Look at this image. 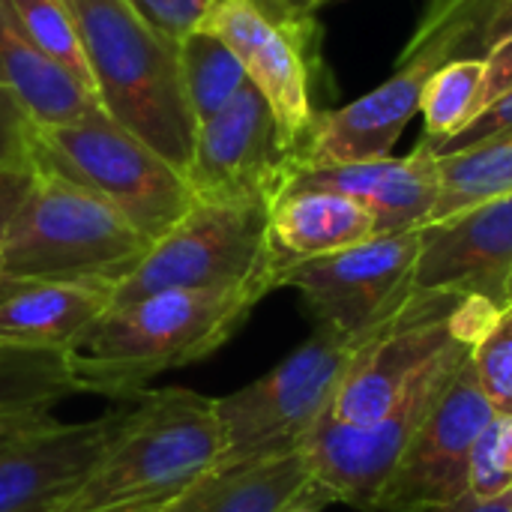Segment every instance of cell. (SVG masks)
Here are the masks:
<instances>
[{
    "label": "cell",
    "instance_id": "cell-1",
    "mask_svg": "<svg viewBox=\"0 0 512 512\" xmlns=\"http://www.w3.org/2000/svg\"><path fill=\"white\" fill-rule=\"evenodd\" d=\"M264 297L258 288L159 291L108 306L66 351L75 390L132 402L153 378L216 354Z\"/></svg>",
    "mask_w": 512,
    "mask_h": 512
},
{
    "label": "cell",
    "instance_id": "cell-21",
    "mask_svg": "<svg viewBox=\"0 0 512 512\" xmlns=\"http://www.w3.org/2000/svg\"><path fill=\"white\" fill-rule=\"evenodd\" d=\"M0 87L21 99L36 126L78 123L105 114L99 99L81 81L48 60L24 36L9 0H0Z\"/></svg>",
    "mask_w": 512,
    "mask_h": 512
},
{
    "label": "cell",
    "instance_id": "cell-17",
    "mask_svg": "<svg viewBox=\"0 0 512 512\" xmlns=\"http://www.w3.org/2000/svg\"><path fill=\"white\" fill-rule=\"evenodd\" d=\"M288 189H327L348 195L375 216L378 234H399L432 222L441 198V162L435 147L423 138L408 156L300 168Z\"/></svg>",
    "mask_w": 512,
    "mask_h": 512
},
{
    "label": "cell",
    "instance_id": "cell-42",
    "mask_svg": "<svg viewBox=\"0 0 512 512\" xmlns=\"http://www.w3.org/2000/svg\"><path fill=\"white\" fill-rule=\"evenodd\" d=\"M126 512H162V510H126Z\"/></svg>",
    "mask_w": 512,
    "mask_h": 512
},
{
    "label": "cell",
    "instance_id": "cell-36",
    "mask_svg": "<svg viewBox=\"0 0 512 512\" xmlns=\"http://www.w3.org/2000/svg\"><path fill=\"white\" fill-rule=\"evenodd\" d=\"M429 512H512V492L501 495V498H492V501H480L474 495L450 504V507H441V510H429Z\"/></svg>",
    "mask_w": 512,
    "mask_h": 512
},
{
    "label": "cell",
    "instance_id": "cell-20",
    "mask_svg": "<svg viewBox=\"0 0 512 512\" xmlns=\"http://www.w3.org/2000/svg\"><path fill=\"white\" fill-rule=\"evenodd\" d=\"M324 510L330 495L312 480L303 453L213 471L162 512H288L294 507Z\"/></svg>",
    "mask_w": 512,
    "mask_h": 512
},
{
    "label": "cell",
    "instance_id": "cell-37",
    "mask_svg": "<svg viewBox=\"0 0 512 512\" xmlns=\"http://www.w3.org/2000/svg\"><path fill=\"white\" fill-rule=\"evenodd\" d=\"M15 285H18V279H12V276L3 270V261H0V297H6Z\"/></svg>",
    "mask_w": 512,
    "mask_h": 512
},
{
    "label": "cell",
    "instance_id": "cell-12",
    "mask_svg": "<svg viewBox=\"0 0 512 512\" xmlns=\"http://www.w3.org/2000/svg\"><path fill=\"white\" fill-rule=\"evenodd\" d=\"M420 228L378 234L366 243L288 267L279 288L300 291L315 327L363 333L411 294Z\"/></svg>",
    "mask_w": 512,
    "mask_h": 512
},
{
    "label": "cell",
    "instance_id": "cell-10",
    "mask_svg": "<svg viewBox=\"0 0 512 512\" xmlns=\"http://www.w3.org/2000/svg\"><path fill=\"white\" fill-rule=\"evenodd\" d=\"M294 171V150L276 114L249 81L228 108L195 129L183 177L195 201H252L273 207Z\"/></svg>",
    "mask_w": 512,
    "mask_h": 512
},
{
    "label": "cell",
    "instance_id": "cell-9",
    "mask_svg": "<svg viewBox=\"0 0 512 512\" xmlns=\"http://www.w3.org/2000/svg\"><path fill=\"white\" fill-rule=\"evenodd\" d=\"M201 27L237 54L249 81L273 108L297 162V147L318 114L312 105L318 72L315 15L291 0H213Z\"/></svg>",
    "mask_w": 512,
    "mask_h": 512
},
{
    "label": "cell",
    "instance_id": "cell-15",
    "mask_svg": "<svg viewBox=\"0 0 512 512\" xmlns=\"http://www.w3.org/2000/svg\"><path fill=\"white\" fill-rule=\"evenodd\" d=\"M135 399L84 423H48L0 453V512H54L99 465L132 417Z\"/></svg>",
    "mask_w": 512,
    "mask_h": 512
},
{
    "label": "cell",
    "instance_id": "cell-6",
    "mask_svg": "<svg viewBox=\"0 0 512 512\" xmlns=\"http://www.w3.org/2000/svg\"><path fill=\"white\" fill-rule=\"evenodd\" d=\"M30 156L36 171L63 177L108 201L150 243L177 225L195 204L183 171L117 126L108 114L36 126Z\"/></svg>",
    "mask_w": 512,
    "mask_h": 512
},
{
    "label": "cell",
    "instance_id": "cell-27",
    "mask_svg": "<svg viewBox=\"0 0 512 512\" xmlns=\"http://www.w3.org/2000/svg\"><path fill=\"white\" fill-rule=\"evenodd\" d=\"M9 9L18 18L24 36L48 60H54L60 69H66L75 81H81L96 96L81 30H78L69 0H9Z\"/></svg>",
    "mask_w": 512,
    "mask_h": 512
},
{
    "label": "cell",
    "instance_id": "cell-29",
    "mask_svg": "<svg viewBox=\"0 0 512 512\" xmlns=\"http://www.w3.org/2000/svg\"><path fill=\"white\" fill-rule=\"evenodd\" d=\"M512 492V417H495L474 444L468 495L492 501Z\"/></svg>",
    "mask_w": 512,
    "mask_h": 512
},
{
    "label": "cell",
    "instance_id": "cell-11",
    "mask_svg": "<svg viewBox=\"0 0 512 512\" xmlns=\"http://www.w3.org/2000/svg\"><path fill=\"white\" fill-rule=\"evenodd\" d=\"M492 420L495 411L468 354L399 459L375 512H429L468 498L471 453Z\"/></svg>",
    "mask_w": 512,
    "mask_h": 512
},
{
    "label": "cell",
    "instance_id": "cell-18",
    "mask_svg": "<svg viewBox=\"0 0 512 512\" xmlns=\"http://www.w3.org/2000/svg\"><path fill=\"white\" fill-rule=\"evenodd\" d=\"M378 237L375 216L354 198L327 189H285L270 207V252L276 279L300 261L321 258Z\"/></svg>",
    "mask_w": 512,
    "mask_h": 512
},
{
    "label": "cell",
    "instance_id": "cell-30",
    "mask_svg": "<svg viewBox=\"0 0 512 512\" xmlns=\"http://www.w3.org/2000/svg\"><path fill=\"white\" fill-rule=\"evenodd\" d=\"M153 30L180 42L198 30L213 6V0H126Z\"/></svg>",
    "mask_w": 512,
    "mask_h": 512
},
{
    "label": "cell",
    "instance_id": "cell-14",
    "mask_svg": "<svg viewBox=\"0 0 512 512\" xmlns=\"http://www.w3.org/2000/svg\"><path fill=\"white\" fill-rule=\"evenodd\" d=\"M512 276V195L483 201L420 228L411 291H441L507 303Z\"/></svg>",
    "mask_w": 512,
    "mask_h": 512
},
{
    "label": "cell",
    "instance_id": "cell-38",
    "mask_svg": "<svg viewBox=\"0 0 512 512\" xmlns=\"http://www.w3.org/2000/svg\"><path fill=\"white\" fill-rule=\"evenodd\" d=\"M291 3H297L300 9H306V12H315L324 0H291Z\"/></svg>",
    "mask_w": 512,
    "mask_h": 512
},
{
    "label": "cell",
    "instance_id": "cell-7",
    "mask_svg": "<svg viewBox=\"0 0 512 512\" xmlns=\"http://www.w3.org/2000/svg\"><path fill=\"white\" fill-rule=\"evenodd\" d=\"M279 288L270 252V207L252 201H195L150 243L138 267L111 288V306L159 291Z\"/></svg>",
    "mask_w": 512,
    "mask_h": 512
},
{
    "label": "cell",
    "instance_id": "cell-32",
    "mask_svg": "<svg viewBox=\"0 0 512 512\" xmlns=\"http://www.w3.org/2000/svg\"><path fill=\"white\" fill-rule=\"evenodd\" d=\"M512 132V90L507 96H501L498 102H492L483 114H477L459 135H453L447 144H441L435 153H456V150H468L495 138H504Z\"/></svg>",
    "mask_w": 512,
    "mask_h": 512
},
{
    "label": "cell",
    "instance_id": "cell-39",
    "mask_svg": "<svg viewBox=\"0 0 512 512\" xmlns=\"http://www.w3.org/2000/svg\"><path fill=\"white\" fill-rule=\"evenodd\" d=\"M288 512H321V510H318V507H306V504H303V507H294V510H288Z\"/></svg>",
    "mask_w": 512,
    "mask_h": 512
},
{
    "label": "cell",
    "instance_id": "cell-13",
    "mask_svg": "<svg viewBox=\"0 0 512 512\" xmlns=\"http://www.w3.org/2000/svg\"><path fill=\"white\" fill-rule=\"evenodd\" d=\"M462 300L441 291H411L351 363L330 405V417L351 426L384 420L417 375L459 342L450 315Z\"/></svg>",
    "mask_w": 512,
    "mask_h": 512
},
{
    "label": "cell",
    "instance_id": "cell-41",
    "mask_svg": "<svg viewBox=\"0 0 512 512\" xmlns=\"http://www.w3.org/2000/svg\"><path fill=\"white\" fill-rule=\"evenodd\" d=\"M438 3H444V0H429V6H438Z\"/></svg>",
    "mask_w": 512,
    "mask_h": 512
},
{
    "label": "cell",
    "instance_id": "cell-40",
    "mask_svg": "<svg viewBox=\"0 0 512 512\" xmlns=\"http://www.w3.org/2000/svg\"><path fill=\"white\" fill-rule=\"evenodd\" d=\"M507 303L512 306V276H510V285H507Z\"/></svg>",
    "mask_w": 512,
    "mask_h": 512
},
{
    "label": "cell",
    "instance_id": "cell-35",
    "mask_svg": "<svg viewBox=\"0 0 512 512\" xmlns=\"http://www.w3.org/2000/svg\"><path fill=\"white\" fill-rule=\"evenodd\" d=\"M48 423H54V417L48 414V417H18V420H6V423H0V453L3 450H9L12 444H18V441H24V438H30V435H36L39 429H45Z\"/></svg>",
    "mask_w": 512,
    "mask_h": 512
},
{
    "label": "cell",
    "instance_id": "cell-26",
    "mask_svg": "<svg viewBox=\"0 0 512 512\" xmlns=\"http://www.w3.org/2000/svg\"><path fill=\"white\" fill-rule=\"evenodd\" d=\"M483 96V60H447L441 63L423 90V120H426V141L438 150L453 135H459L477 114Z\"/></svg>",
    "mask_w": 512,
    "mask_h": 512
},
{
    "label": "cell",
    "instance_id": "cell-25",
    "mask_svg": "<svg viewBox=\"0 0 512 512\" xmlns=\"http://www.w3.org/2000/svg\"><path fill=\"white\" fill-rule=\"evenodd\" d=\"M438 162L441 198L432 213V222L477 207L483 201L512 195V132L468 150L438 153Z\"/></svg>",
    "mask_w": 512,
    "mask_h": 512
},
{
    "label": "cell",
    "instance_id": "cell-2",
    "mask_svg": "<svg viewBox=\"0 0 512 512\" xmlns=\"http://www.w3.org/2000/svg\"><path fill=\"white\" fill-rule=\"evenodd\" d=\"M216 399L195 390H144L120 438L54 512L165 510L216 471Z\"/></svg>",
    "mask_w": 512,
    "mask_h": 512
},
{
    "label": "cell",
    "instance_id": "cell-31",
    "mask_svg": "<svg viewBox=\"0 0 512 512\" xmlns=\"http://www.w3.org/2000/svg\"><path fill=\"white\" fill-rule=\"evenodd\" d=\"M33 117L15 93L0 87V171L33 165Z\"/></svg>",
    "mask_w": 512,
    "mask_h": 512
},
{
    "label": "cell",
    "instance_id": "cell-5",
    "mask_svg": "<svg viewBox=\"0 0 512 512\" xmlns=\"http://www.w3.org/2000/svg\"><path fill=\"white\" fill-rule=\"evenodd\" d=\"M381 324L384 318L363 333L315 327V333L267 375L219 396L216 417L222 429V456L216 471L297 453L330 411L351 363Z\"/></svg>",
    "mask_w": 512,
    "mask_h": 512
},
{
    "label": "cell",
    "instance_id": "cell-34",
    "mask_svg": "<svg viewBox=\"0 0 512 512\" xmlns=\"http://www.w3.org/2000/svg\"><path fill=\"white\" fill-rule=\"evenodd\" d=\"M512 90V33L501 39L486 57H483V96H480V114L507 96Z\"/></svg>",
    "mask_w": 512,
    "mask_h": 512
},
{
    "label": "cell",
    "instance_id": "cell-4",
    "mask_svg": "<svg viewBox=\"0 0 512 512\" xmlns=\"http://www.w3.org/2000/svg\"><path fill=\"white\" fill-rule=\"evenodd\" d=\"M150 240L99 195L36 171L6 240L3 270L18 282L114 288L147 255Z\"/></svg>",
    "mask_w": 512,
    "mask_h": 512
},
{
    "label": "cell",
    "instance_id": "cell-3",
    "mask_svg": "<svg viewBox=\"0 0 512 512\" xmlns=\"http://www.w3.org/2000/svg\"><path fill=\"white\" fill-rule=\"evenodd\" d=\"M102 111L186 171L195 117L180 84L177 42L153 30L126 0H69Z\"/></svg>",
    "mask_w": 512,
    "mask_h": 512
},
{
    "label": "cell",
    "instance_id": "cell-33",
    "mask_svg": "<svg viewBox=\"0 0 512 512\" xmlns=\"http://www.w3.org/2000/svg\"><path fill=\"white\" fill-rule=\"evenodd\" d=\"M33 183H36V165H18V168L0 171V243L6 240Z\"/></svg>",
    "mask_w": 512,
    "mask_h": 512
},
{
    "label": "cell",
    "instance_id": "cell-19",
    "mask_svg": "<svg viewBox=\"0 0 512 512\" xmlns=\"http://www.w3.org/2000/svg\"><path fill=\"white\" fill-rule=\"evenodd\" d=\"M111 306V288L18 282L0 297V348L69 351Z\"/></svg>",
    "mask_w": 512,
    "mask_h": 512
},
{
    "label": "cell",
    "instance_id": "cell-16",
    "mask_svg": "<svg viewBox=\"0 0 512 512\" xmlns=\"http://www.w3.org/2000/svg\"><path fill=\"white\" fill-rule=\"evenodd\" d=\"M432 72L435 66L429 63L399 66V72H393V78L372 93L336 111H318L297 147V171L390 156L408 120L420 111Z\"/></svg>",
    "mask_w": 512,
    "mask_h": 512
},
{
    "label": "cell",
    "instance_id": "cell-28",
    "mask_svg": "<svg viewBox=\"0 0 512 512\" xmlns=\"http://www.w3.org/2000/svg\"><path fill=\"white\" fill-rule=\"evenodd\" d=\"M471 360L495 417H512V306L474 345Z\"/></svg>",
    "mask_w": 512,
    "mask_h": 512
},
{
    "label": "cell",
    "instance_id": "cell-8",
    "mask_svg": "<svg viewBox=\"0 0 512 512\" xmlns=\"http://www.w3.org/2000/svg\"><path fill=\"white\" fill-rule=\"evenodd\" d=\"M471 354V345L456 342L444 354H438L417 381L402 393L396 408L372 423L351 426L333 420L330 411L318 420V426L303 441L300 453L309 465L312 480L330 495L333 504H348L363 512H375V504L393 477L399 459L408 444L420 432L423 420L447 390L459 363Z\"/></svg>",
    "mask_w": 512,
    "mask_h": 512
},
{
    "label": "cell",
    "instance_id": "cell-23",
    "mask_svg": "<svg viewBox=\"0 0 512 512\" xmlns=\"http://www.w3.org/2000/svg\"><path fill=\"white\" fill-rule=\"evenodd\" d=\"M180 84L195 126L228 108L237 93L249 84V75L237 54L210 30L198 27L177 42Z\"/></svg>",
    "mask_w": 512,
    "mask_h": 512
},
{
    "label": "cell",
    "instance_id": "cell-24",
    "mask_svg": "<svg viewBox=\"0 0 512 512\" xmlns=\"http://www.w3.org/2000/svg\"><path fill=\"white\" fill-rule=\"evenodd\" d=\"M78 396L66 351L0 348V423L48 417L60 402Z\"/></svg>",
    "mask_w": 512,
    "mask_h": 512
},
{
    "label": "cell",
    "instance_id": "cell-22",
    "mask_svg": "<svg viewBox=\"0 0 512 512\" xmlns=\"http://www.w3.org/2000/svg\"><path fill=\"white\" fill-rule=\"evenodd\" d=\"M512 33V0H444L426 6L414 36L396 60L441 66L447 60H483L501 39Z\"/></svg>",
    "mask_w": 512,
    "mask_h": 512
}]
</instances>
